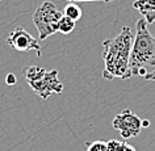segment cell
<instances>
[{"instance_id":"2e32d148","label":"cell","mask_w":155,"mask_h":151,"mask_svg":"<svg viewBox=\"0 0 155 151\" xmlns=\"http://www.w3.org/2000/svg\"><path fill=\"white\" fill-rule=\"evenodd\" d=\"M149 125H150V121H149V120H142V126H143V127H147Z\"/></svg>"},{"instance_id":"8fae6325","label":"cell","mask_w":155,"mask_h":151,"mask_svg":"<svg viewBox=\"0 0 155 151\" xmlns=\"http://www.w3.org/2000/svg\"><path fill=\"white\" fill-rule=\"evenodd\" d=\"M108 149L109 151H134V147L129 145L125 141H118V139H110L108 141Z\"/></svg>"},{"instance_id":"ba28073f","label":"cell","mask_w":155,"mask_h":151,"mask_svg":"<svg viewBox=\"0 0 155 151\" xmlns=\"http://www.w3.org/2000/svg\"><path fill=\"white\" fill-rule=\"evenodd\" d=\"M46 74V70L44 67H38V66H28L24 70V76L26 79V83H32V82H38L40 79H42Z\"/></svg>"},{"instance_id":"277c9868","label":"cell","mask_w":155,"mask_h":151,"mask_svg":"<svg viewBox=\"0 0 155 151\" xmlns=\"http://www.w3.org/2000/svg\"><path fill=\"white\" fill-rule=\"evenodd\" d=\"M112 125L116 130H118L121 133L124 139H129L133 137H137V135L141 133L142 130V120L135 116L133 112L129 109L122 110L120 114H117L113 118V122Z\"/></svg>"},{"instance_id":"4fadbf2b","label":"cell","mask_w":155,"mask_h":151,"mask_svg":"<svg viewBox=\"0 0 155 151\" xmlns=\"http://www.w3.org/2000/svg\"><path fill=\"white\" fill-rule=\"evenodd\" d=\"M16 76L13 75V74H8L7 75V78H5V83L8 84V86H13V84H16Z\"/></svg>"},{"instance_id":"9a60e30c","label":"cell","mask_w":155,"mask_h":151,"mask_svg":"<svg viewBox=\"0 0 155 151\" xmlns=\"http://www.w3.org/2000/svg\"><path fill=\"white\" fill-rule=\"evenodd\" d=\"M146 80H155V71H151V72H147L146 76H145Z\"/></svg>"},{"instance_id":"7a4b0ae2","label":"cell","mask_w":155,"mask_h":151,"mask_svg":"<svg viewBox=\"0 0 155 151\" xmlns=\"http://www.w3.org/2000/svg\"><path fill=\"white\" fill-rule=\"evenodd\" d=\"M135 28L137 34L130 53V70L133 75H138L142 68L155 66V36L149 32L145 18H139Z\"/></svg>"},{"instance_id":"e0dca14e","label":"cell","mask_w":155,"mask_h":151,"mask_svg":"<svg viewBox=\"0 0 155 151\" xmlns=\"http://www.w3.org/2000/svg\"><path fill=\"white\" fill-rule=\"evenodd\" d=\"M134 151H137V150H134Z\"/></svg>"},{"instance_id":"9c48e42d","label":"cell","mask_w":155,"mask_h":151,"mask_svg":"<svg viewBox=\"0 0 155 151\" xmlns=\"http://www.w3.org/2000/svg\"><path fill=\"white\" fill-rule=\"evenodd\" d=\"M75 22L72 18H70L67 16H62L59 22H58V32L62 33V34H70L71 32H74L75 29Z\"/></svg>"},{"instance_id":"5bb4252c","label":"cell","mask_w":155,"mask_h":151,"mask_svg":"<svg viewBox=\"0 0 155 151\" xmlns=\"http://www.w3.org/2000/svg\"><path fill=\"white\" fill-rule=\"evenodd\" d=\"M66 2H70V3H78V2H105V3H110V2H114V0H66Z\"/></svg>"},{"instance_id":"ac0fdd59","label":"cell","mask_w":155,"mask_h":151,"mask_svg":"<svg viewBox=\"0 0 155 151\" xmlns=\"http://www.w3.org/2000/svg\"><path fill=\"white\" fill-rule=\"evenodd\" d=\"M0 2H2V0H0Z\"/></svg>"},{"instance_id":"7c38bea8","label":"cell","mask_w":155,"mask_h":151,"mask_svg":"<svg viewBox=\"0 0 155 151\" xmlns=\"http://www.w3.org/2000/svg\"><path fill=\"white\" fill-rule=\"evenodd\" d=\"M86 151H109V149H108V143L105 141H95L87 143Z\"/></svg>"},{"instance_id":"30bf717a","label":"cell","mask_w":155,"mask_h":151,"mask_svg":"<svg viewBox=\"0 0 155 151\" xmlns=\"http://www.w3.org/2000/svg\"><path fill=\"white\" fill-rule=\"evenodd\" d=\"M63 15L70 17V18H72L74 21H78V20L82 18L83 12H82V9H80V7L78 4H75V3H70V4H67L64 7Z\"/></svg>"},{"instance_id":"8992f818","label":"cell","mask_w":155,"mask_h":151,"mask_svg":"<svg viewBox=\"0 0 155 151\" xmlns=\"http://www.w3.org/2000/svg\"><path fill=\"white\" fill-rule=\"evenodd\" d=\"M7 44L17 51H30L36 50L37 55L41 57V46L38 40H36L32 34H29L24 28L17 26L7 38Z\"/></svg>"},{"instance_id":"52a82bcc","label":"cell","mask_w":155,"mask_h":151,"mask_svg":"<svg viewBox=\"0 0 155 151\" xmlns=\"http://www.w3.org/2000/svg\"><path fill=\"white\" fill-rule=\"evenodd\" d=\"M133 8L142 15L147 24H153L155 21V0H135Z\"/></svg>"},{"instance_id":"6da1fadb","label":"cell","mask_w":155,"mask_h":151,"mask_svg":"<svg viewBox=\"0 0 155 151\" xmlns=\"http://www.w3.org/2000/svg\"><path fill=\"white\" fill-rule=\"evenodd\" d=\"M133 41L134 36L129 26H124L118 36L112 40L103 41V59L105 64L103 76L105 79L126 80L133 76L130 70V53Z\"/></svg>"},{"instance_id":"3957f363","label":"cell","mask_w":155,"mask_h":151,"mask_svg":"<svg viewBox=\"0 0 155 151\" xmlns=\"http://www.w3.org/2000/svg\"><path fill=\"white\" fill-rule=\"evenodd\" d=\"M63 13L51 2L42 3L33 15V22L38 30V40L44 41L58 32V22Z\"/></svg>"},{"instance_id":"5b68a950","label":"cell","mask_w":155,"mask_h":151,"mask_svg":"<svg viewBox=\"0 0 155 151\" xmlns=\"http://www.w3.org/2000/svg\"><path fill=\"white\" fill-rule=\"evenodd\" d=\"M29 87L40 96L41 99H49L50 95L53 94H62L63 92V84L59 79H58V71L57 70H51V71H46V74L42 76L38 82L28 83Z\"/></svg>"}]
</instances>
